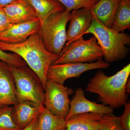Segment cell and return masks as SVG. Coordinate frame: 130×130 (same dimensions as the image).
Wrapping results in <instances>:
<instances>
[{
	"instance_id": "6da1fadb",
	"label": "cell",
	"mask_w": 130,
	"mask_h": 130,
	"mask_svg": "<svg viewBox=\"0 0 130 130\" xmlns=\"http://www.w3.org/2000/svg\"><path fill=\"white\" fill-rule=\"evenodd\" d=\"M130 74V64L111 76H107L100 70L89 81L86 91L98 95V100L113 109L124 106L128 96L126 84Z\"/></svg>"
},
{
	"instance_id": "7a4b0ae2",
	"label": "cell",
	"mask_w": 130,
	"mask_h": 130,
	"mask_svg": "<svg viewBox=\"0 0 130 130\" xmlns=\"http://www.w3.org/2000/svg\"><path fill=\"white\" fill-rule=\"evenodd\" d=\"M0 49L13 52L20 56L37 74L44 90L48 68L59 56L47 50L39 32L31 35L25 41L19 44H8L0 41Z\"/></svg>"
},
{
	"instance_id": "3957f363",
	"label": "cell",
	"mask_w": 130,
	"mask_h": 130,
	"mask_svg": "<svg viewBox=\"0 0 130 130\" xmlns=\"http://www.w3.org/2000/svg\"><path fill=\"white\" fill-rule=\"evenodd\" d=\"M91 13L92 23L84 35L91 34L96 38L107 63H113L126 58L129 52V49L126 46L130 45V35L108 28L102 23L93 12Z\"/></svg>"
},
{
	"instance_id": "277c9868",
	"label": "cell",
	"mask_w": 130,
	"mask_h": 130,
	"mask_svg": "<svg viewBox=\"0 0 130 130\" xmlns=\"http://www.w3.org/2000/svg\"><path fill=\"white\" fill-rule=\"evenodd\" d=\"M71 11L65 10L50 14L41 24L39 34L44 47L51 53L59 56L67 41V25Z\"/></svg>"
},
{
	"instance_id": "5b68a950",
	"label": "cell",
	"mask_w": 130,
	"mask_h": 130,
	"mask_svg": "<svg viewBox=\"0 0 130 130\" xmlns=\"http://www.w3.org/2000/svg\"><path fill=\"white\" fill-rule=\"evenodd\" d=\"M104 53L94 36L85 40L83 37L63 48L52 65L66 63H91L102 60Z\"/></svg>"
},
{
	"instance_id": "8992f818",
	"label": "cell",
	"mask_w": 130,
	"mask_h": 130,
	"mask_svg": "<svg viewBox=\"0 0 130 130\" xmlns=\"http://www.w3.org/2000/svg\"><path fill=\"white\" fill-rule=\"evenodd\" d=\"M8 65L14 77L18 102L27 100L44 105V90L37 74L27 66Z\"/></svg>"
},
{
	"instance_id": "52a82bcc",
	"label": "cell",
	"mask_w": 130,
	"mask_h": 130,
	"mask_svg": "<svg viewBox=\"0 0 130 130\" xmlns=\"http://www.w3.org/2000/svg\"><path fill=\"white\" fill-rule=\"evenodd\" d=\"M73 93L71 88L47 80L44 89V107L54 115L66 120L70 110L69 96Z\"/></svg>"
},
{
	"instance_id": "ba28073f",
	"label": "cell",
	"mask_w": 130,
	"mask_h": 130,
	"mask_svg": "<svg viewBox=\"0 0 130 130\" xmlns=\"http://www.w3.org/2000/svg\"><path fill=\"white\" fill-rule=\"evenodd\" d=\"M109 66V63L102 60L91 63H66L51 65L47 72V79L64 85L67 79L72 78H79L81 74L87 71L105 69Z\"/></svg>"
},
{
	"instance_id": "9c48e42d",
	"label": "cell",
	"mask_w": 130,
	"mask_h": 130,
	"mask_svg": "<svg viewBox=\"0 0 130 130\" xmlns=\"http://www.w3.org/2000/svg\"><path fill=\"white\" fill-rule=\"evenodd\" d=\"M70 103V110L65 120L71 117L85 113H94L101 115L112 113L113 109L103 104H98L87 100L85 96L84 91L81 88L77 89Z\"/></svg>"
},
{
	"instance_id": "30bf717a",
	"label": "cell",
	"mask_w": 130,
	"mask_h": 130,
	"mask_svg": "<svg viewBox=\"0 0 130 130\" xmlns=\"http://www.w3.org/2000/svg\"><path fill=\"white\" fill-rule=\"evenodd\" d=\"M92 19V13L88 8H81L71 12L65 46L74 40L83 36L84 33L90 26Z\"/></svg>"
},
{
	"instance_id": "8fae6325",
	"label": "cell",
	"mask_w": 130,
	"mask_h": 130,
	"mask_svg": "<svg viewBox=\"0 0 130 130\" xmlns=\"http://www.w3.org/2000/svg\"><path fill=\"white\" fill-rule=\"evenodd\" d=\"M41 25L39 19L12 24L7 30L0 34V41L10 44L22 43L31 35L39 32Z\"/></svg>"
},
{
	"instance_id": "7c38bea8",
	"label": "cell",
	"mask_w": 130,
	"mask_h": 130,
	"mask_svg": "<svg viewBox=\"0 0 130 130\" xmlns=\"http://www.w3.org/2000/svg\"><path fill=\"white\" fill-rule=\"evenodd\" d=\"M18 102L14 77L8 64L0 60V108Z\"/></svg>"
},
{
	"instance_id": "4fadbf2b",
	"label": "cell",
	"mask_w": 130,
	"mask_h": 130,
	"mask_svg": "<svg viewBox=\"0 0 130 130\" xmlns=\"http://www.w3.org/2000/svg\"><path fill=\"white\" fill-rule=\"evenodd\" d=\"M44 108V105L30 101H19L13 107V119L18 126L23 129L39 116Z\"/></svg>"
},
{
	"instance_id": "5bb4252c",
	"label": "cell",
	"mask_w": 130,
	"mask_h": 130,
	"mask_svg": "<svg viewBox=\"0 0 130 130\" xmlns=\"http://www.w3.org/2000/svg\"><path fill=\"white\" fill-rule=\"evenodd\" d=\"M3 9L12 24L23 23L38 19L35 9L26 0H16Z\"/></svg>"
},
{
	"instance_id": "9a60e30c",
	"label": "cell",
	"mask_w": 130,
	"mask_h": 130,
	"mask_svg": "<svg viewBox=\"0 0 130 130\" xmlns=\"http://www.w3.org/2000/svg\"><path fill=\"white\" fill-rule=\"evenodd\" d=\"M103 116L91 112L76 115L66 120V130H99Z\"/></svg>"
},
{
	"instance_id": "2e32d148",
	"label": "cell",
	"mask_w": 130,
	"mask_h": 130,
	"mask_svg": "<svg viewBox=\"0 0 130 130\" xmlns=\"http://www.w3.org/2000/svg\"><path fill=\"white\" fill-rule=\"evenodd\" d=\"M121 0H99L94 6L90 8L103 24L111 28L115 16Z\"/></svg>"
},
{
	"instance_id": "e0dca14e",
	"label": "cell",
	"mask_w": 130,
	"mask_h": 130,
	"mask_svg": "<svg viewBox=\"0 0 130 130\" xmlns=\"http://www.w3.org/2000/svg\"><path fill=\"white\" fill-rule=\"evenodd\" d=\"M35 9L41 24L54 12L64 11V7L56 0H26Z\"/></svg>"
},
{
	"instance_id": "ac0fdd59",
	"label": "cell",
	"mask_w": 130,
	"mask_h": 130,
	"mask_svg": "<svg viewBox=\"0 0 130 130\" xmlns=\"http://www.w3.org/2000/svg\"><path fill=\"white\" fill-rule=\"evenodd\" d=\"M38 130H66L64 119L52 113L44 107L38 117Z\"/></svg>"
},
{
	"instance_id": "d6986e66",
	"label": "cell",
	"mask_w": 130,
	"mask_h": 130,
	"mask_svg": "<svg viewBox=\"0 0 130 130\" xmlns=\"http://www.w3.org/2000/svg\"><path fill=\"white\" fill-rule=\"evenodd\" d=\"M111 29L118 32H123L126 30L130 29V0L120 1Z\"/></svg>"
},
{
	"instance_id": "ffe728a7",
	"label": "cell",
	"mask_w": 130,
	"mask_h": 130,
	"mask_svg": "<svg viewBox=\"0 0 130 130\" xmlns=\"http://www.w3.org/2000/svg\"><path fill=\"white\" fill-rule=\"evenodd\" d=\"M13 107L0 108V130H22L15 123L12 115Z\"/></svg>"
},
{
	"instance_id": "44dd1931",
	"label": "cell",
	"mask_w": 130,
	"mask_h": 130,
	"mask_svg": "<svg viewBox=\"0 0 130 130\" xmlns=\"http://www.w3.org/2000/svg\"><path fill=\"white\" fill-rule=\"evenodd\" d=\"M64 7L66 10L71 11L83 8L90 9L99 0H56Z\"/></svg>"
},
{
	"instance_id": "7402d4cb",
	"label": "cell",
	"mask_w": 130,
	"mask_h": 130,
	"mask_svg": "<svg viewBox=\"0 0 130 130\" xmlns=\"http://www.w3.org/2000/svg\"><path fill=\"white\" fill-rule=\"evenodd\" d=\"M99 130H124L120 123L119 117L112 113L102 116L100 121Z\"/></svg>"
},
{
	"instance_id": "603a6c76",
	"label": "cell",
	"mask_w": 130,
	"mask_h": 130,
	"mask_svg": "<svg viewBox=\"0 0 130 130\" xmlns=\"http://www.w3.org/2000/svg\"><path fill=\"white\" fill-rule=\"evenodd\" d=\"M0 60L16 67H22L27 66L25 61L17 54L14 53H8L3 51L1 49Z\"/></svg>"
},
{
	"instance_id": "cb8c5ba5",
	"label": "cell",
	"mask_w": 130,
	"mask_h": 130,
	"mask_svg": "<svg viewBox=\"0 0 130 130\" xmlns=\"http://www.w3.org/2000/svg\"><path fill=\"white\" fill-rule=\"evenodd\" d=\"M124 111L121 116L119 117L120 123L124 130H130V102L124 105Z\"/></svg>"
},
{
	"instance_id": "d4e9b609",
	"label": "cell",
	"mask_w": 130,
	"mask_h": 130,
	"mask_svg": "<svg viewBox=\"0 0 130 130\" xmlns=\"http://www.w3.org/2000/svg\"><path fill=\"white\" fill-rule=\"evenodd\" d=\"M12 25L3 8H0V34L7 30Z\"/></svg>"
},
{
	"instance_id": "484cf974",
	"label": "cell",
	"mask_w": 130,
	"mask_h": 130,
	"mask_svg": "<svg viewBox=\"0 0 130 130\" xmlns=\"http://www.w3.org/2000/svg\"><path fill=\"white\" fill-rule=\"evenodd\" d=\"M38 116L36 118L29 124L25 128L22 130H38Z\"/></svg>"
},
{
	"instance_id": "4316f807",
	"label": "cell",
	"mask_w": 130,
	"mask_h": 130,
	"mask_svg": "<svg viewBox=\"0 0 130 130\" xmlns=\"http://www.w3.org/2000/svg\"><path fill=\"white\" fill-rule=\"evenodd\" d=\"M16 0H0V8H3Z\"/></svg>"
},
{
	"instance_id": "83f0119b",
	"label": "cell",
	"mask_w": 130,
	"mask_h": 130,
	"mask_svg": "<svg viewBox=\"0 0 130 130\" xmlns=\"http://www.w3.org/2000/svg\"><path fill=\"white\" fill-rule=\"evenodd\" d=\"M130 77L128 78L126 84L125 86V91L126 94L130 93Z\"/></svg>"
}]
</instances>
